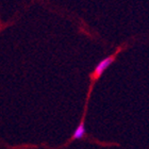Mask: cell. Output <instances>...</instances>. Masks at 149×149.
Wrapping results in <instances>:
<instances>
[{
	"instance_id": "1",
	"label": "cell",
	"mask_w": 149,
	"mask_h": 149,
	"mask_svg": "<svg viewBox=\"0 0 149 149\" xmlns=\"http://www.w3.org/2000/svg\"><path fill=\"white\" fill-rule=\"evenodd\" d=\"M86 135V128H85V125H84V121L82 120L79 124L77 128H76V130L74 131V134H72V140H77V141H80L82 139H84Z\"/></svg>"
}]
</instances>
